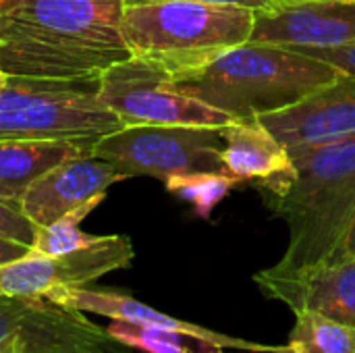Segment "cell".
Segmentation results:
<instances>
[{
  "label": "cell",
  "instance_id": "484cf974",
  "mask_svg": "<svg viewBox=\"0 0 355 353\" xmlns=\"http://www.w3.org/2000/svg\"><path fill=\"white\" fill-rule=\"evenodd\" d=\"M0 353H19V352L12 347V343H10V341H2V343H0Z\"/></svg>",
  "mask_w": 355,
  "mask_h": 353
},
{
  "label": "cell",
  "instance_id": "cb8c5ba5",
  "mask_svg": "<svg viewBox=\"0 0 355 353\" xmlns=\"http://www.w3.org/2000/svg\"><path fill=\"white\" fill-rule=\"evenodd\" d=\"M29 252L27 246H21L17 241H10V239H2L0 237V264H6L10 260H17L21 256H25Z\"/></svg>",
  "mask_w": 355,
  "mask_h": 353
},
{
  "label": "cell",
  "instance_id": "3957f363",
  "mask_svg": "<svg viewBox=\"0 0 355 353\" xmlns=\"http://www.w3.org/2000/svg\"><path fill=\"white\" fill-rule=\"evenodd\" d=\"M345 77L324 60L295 48L245 42L189 73L173 75L175 87L235 121L279 112Z\"/></svg>",
  "mask_w": 355,
  "mask_h": 353
},
{
  "label": "cell",
  "instance_id": "9a60e30c",
  "mask_svg": "<svg viewBox=\"0 0 355 353\" xmlns=\"http://www.w3.org/2000/svg\"><path fill=\"white\" fill-rule=\"evenodd\" d=\"M258 289L295 312H316L355 329V258L327 264L295 281L260 283Z\"/></svg>",
  "mask_w": 355,
  "mask_h": 353
},
{
  "label": "cell",
  "instance_id": "4fadbf2b",
  "mask_svg": "<svg viewBox=\"0 0 355 353\" xmlns=\"http://www.w3.org/2000/svg\"><path fill=\"white\" fill-rule=\"evenodd\" d=\"M44 298H48L54 304L79 310L83 314L92 312L98 316H106L110 320H123V322H131V325H139V327L185 333V335H191V337L202 339L206 343L218 345L223 350L248 353H291L287 343L285 345H264V343H256V341L237 339V337H231L225 333H216V331H210L202 325L162 314V312L154 310L152 306H146V304L137 302L135 298L123 295L116 291L87 289V287H60V289L46 293Z\"/></svg>",
  "mask_w": 355,
  "mask_h": 353
},
{
  "label": "cell",
  "instance_id": "ffe728a7",
  "mask_svg": "<svg viewBox=\"0 0 355 353\" xmlns=\"http://www.w3.org/2000/svg\"><path fill=\"white\" fill-rule=\"evenodd\" d=\"M94 208H79V210L58 218L52 225L37 227V233H35V239H33V246L29 248V252L37 254V256H60V254H69V252L94 246L100 237L83 233L79 229V223Z\"/></svg>",
  "mask_w": 355,
  "mask_h": 353
},
{
  "label": "cell",
  "instance_id": "44dd1931",
  "mask_svg": "<svg viewBox=\"0 0 355 353\" xmlns=\"http://www.w3.org/2000/svg\"><path fill=\"white\" fill-rule=\"evenodd\" d=\"M37 227L23 214L19 202L0 198V237L31 248Z\"/></svg>",
  "mask_w": 355,
  "mask_h": 353
},
{
  "label": "cell",
  "instance_id": "9c48e42d",
  "mask_svg": "<svg viewBox=\"0 0 355 353\" xmlns=\"http://www.w3.org/2000/svg\"><path fill=\"white\" fill-rule=\"evenodd\" d=\"M133 243L123 235H104L94 246L60 256H25L0 264V295H46L60 287L87 283L131 266Z\"/></svg>",
  "mask_w": 355,
  "mask_h": 353
},
{
  "label": "cell",
  "instance_id": "603a6c76",
  "mask_svg": "<svg viewBox=\"0 0 355 353\" xmlns=\"http://www.w3.org/2000/svg\"><path fill=\"white\" fill-rule=\"evenodd\" d=\"M146 2H160V0H125V6L131 4H146ZM187 2H206V4H233V6H243L252 10H264L279 0H187Z\"/></svg>",
  "mask_w": 355,
  "mask_h": 353
},
{
  "label": "cell",
  "instance_id": "d6986e66",
  "mask_svg": "<svg viewBox=\"0 0 355 353\" xmlns=\"http://www.w3.org/2000/svg\"><path fill=\"white\" fill-rule=\"evenodd\" d=\"M164 185L171 193L189 202L196 208L198 216L210 218L216 204L223 202L227 193L239 183L233 177L220 173H196V175L173 177L164 181Z\"/></svg>",
  "mask_w": 355,
  "mask_h": 353
},
{
  "label": "cell",
  "instance_id": "6da1fadb",
  "mask_svg": "<svg viewBox=\"0 0 355 353\" xmlns=\"http://www.w3.org/2000/svg\"><path fill=\"white\" fill-rule=\"evenodd\" d=\"M125 0H0V69L12 77L83 79L131 56Z\"/></svg>",
  "mask_w": 355,
  "mask_h": 353
},
{
  "label": "cell",
  "instance_id": "30bf717a",
  "mask_svg": "<svg viewBox=\"0 0 355 353\" xmlns=\"http://www.w3.org/2000/svg\"><path fill=\"white\" fill-rule=\"evenodd\" d=\"M250 42L333 48L355 42V0H279L254 10Z\"/></svg>",
  "mask_w": 355,
  "mask_h": 353
},
{
  "label": "cell",
  "instance_id": "2e32d148",
  "mask_svg": "<svg viewBox=\"0 0 355 353\" xmlns=\"http://www.w3.org/2000/svg\"><path fill=\"white\" fill-rule=\"evenodd\" d=\"M98 135L69 139H0V198L21 202L33 181L54 166L92 156Z\"/></svg>",
  "mask_w": 355,
  "mask_h": 353
},
{
  "label": "cell",
  "instance_id": "277c9868",
  "mask_svg": "<svg viewBox=\"0 0 355 353\" xmlns=\"http://www.w3.org/2000/svg\"><path fill=\"white\" fill-rule=\"evenodd\" d=\"M121 29L131 56L181 75L250 42L254 10L233 4L160 0L125 6Z\"/></svg>",
  "mask_w": 355,
  "mask_h": 353
},
{
  "label": "cell",
  "instance_id": "e0dca14e",
  "mask_svg": "<svg viewBox=\"0 0 355 353\" xmlns=\"http://www.w3.org/2000/svg\"><path fill=\"white\" fill-rule=\"evenodd\" d=\"M287 345L291 353H355V329L316 312H295Z\"/></svg>",
  "mask_w": 355,
  "mask_h": 353
},
{
  "label": "cell",
  "instance_id": "ba28073f",
  "mask_svg": "<svg viewBox=\"0 0 355 353\" xmlns=\"http://www.w3.org/2000/svg\"><path fill=\"white\" fill-rule=\"evenodd\" d=\"M19 353H129L106 327L42 295H0V343Z\"/></svg>",
  "mask_w": 355,
  "mask_h": 353
},
{
  "label": "cell",
  "instance_id": "8992f818",
  "mask_svg": "<svg viewBox=\"0 0 355 353\" xmlns=\"http://www.w3.org/2000/svg\"><path fill=\"white\" fill-rule=\"evenodd\" d=\"M223 127L139 125L123 127L98 139L94 154L127 177H173L196 173L227 175Z\"/></svg>",
  "mask_w": 355,
  "mask_h": 353
},
{
  "label": "cell",
  "instance_id": "7a4b0ae2",
  "mask_svg": "<svg viewBox=\"0 0 355 353\" xmlns=\"http://www.w3.org/2000/svg\"><path fill=\"white\" fill-rule=\"evenodd\" d=\"M297 177L268 206L285 221L287 248L277 264L254 275V283L295 281L339 262L355 225V137L291 154Z\"/></svg>",
  "mask_w": 355,
  "mask_h": 353
},
{
  "label": "cell",
  "instance_id": "d4e9b609",
  "mask_svg": "<svg viewBox=\"0 0 355 353\" xmlns=\"http://www.w3.org/2000/svg\"><path fill=\"white\" fill-rule=\"evenodd\" d=\"M349 258H355V225L352 227L347 239H345V246L341 250V256H339V262L341 260H349Z\"/></svg>",
  "mask_w": 355,
  "mask_h": 353
},
{
  "label": "cell",
  "instance_id": "ac0fdd59",
  "mask_svg": "<svg viewBox=\"0 0 355 353\" xmlns=\"http://www.w3.org/2000/svg\"><path fill=\"white\" fill-rule=\"evenodd\" d=\"M106 331L129 350H137L141 353H225L223 347L185 333L139 327L123 320H110Z\"/></svg>",
  "mask_w": 355,
  "mask_h": 353
},
{
  "label": "cell",
  "instance_id": "52a82bcc",
  "mask_svg": "<svg viewBox=\"0 0 355 353\" xmlns=\"http://www.w3.org/2000/svg\"><path fill=\"white\" fill-rule=\"evenodd\" d=\"M98 100L119 117L123 127H227L235 121L227 112L181 94L166 69L137 56H129L100 73Z\"/></svg>",
  "mask_w": 355,
  "mask_h": 353
},
{
  "label": "cell",
  "instance_id": "7c38bea8",
  "mask_svg": "<svg viewBox=\"0 0 355 353\" xmlns=\"http://www.w3.org/2000/svg\"><path fill=\"white\" fill-rule=\"evenodd\" d=\"M125 179L129 177L108 160L96 154L81 156L54 166L33 181L19 204L35 227H46L79 208H96L104 200L106 189Z\"/></svg>",
  "mask_w": 355,
  "mask_h": 353
},
{
  "label": "cell",
  "instance_id": "8fae6325",
  "mask_svg": "<svg viewBox=\"0 0 355 353\" xmlns=\"http://www.w3.org/2000/svg\"><path fill=\"white\" fill-rule=\"evenodd\" d=\"M258 119L289 154L355 137V79L341 77L297 104Z\"/></svg>",
  "mask_w": 355,
  "mask_h": 353
},
{
  "label": "cell",
  "instance_id": "5b68a950",
  "mask_svg": "<svg viewBox=\"0 0 355 353\" xmlns=\"http://www.w3.org/2000/svg\"><path fill=\"white\" fill-rule=\"evenodd\" d=\"M98 77H12L0 85V139L104 137L123 123L98 100Z\"/></svg>",
  "mask_w": 355,
  "mask_h": 353
},
{
  "label": "cell",
  "instance_id": "4316f807",
  "mask_svg": "<svg viewBox=\"0 0 355 353\" xmlns=\"http://www.w3.org/2000/svg\"><path fill=\"white\" fill-rule=\"evenodd\" d=\"M6 79H8V75L0 69V85H4V83H6Z\"/></svg>",
  "mask_w": 355,
  "mask_h": 353
},
{
  "label": "cell",
  "instance_id": "7402d4cb",
  "mask_svg": "<svg viewBox=\"0 0 355 353\" xmlns=\"http://www.w3.org/2000/svg\"><path fill=\"white\" fill-rule=\"evenodd\" d=\"M287 48H295L302 54L324 60L337 71H341L345 77L355 79V42L343 44V46H333V48H300V46H287Z\"/></svg>",
  "mask_w": 355,
  "mask_h": 353
},
{
  "label": "cell",
  "instance_id": "5bb4252c",
  "mask_svg": "<svg viewBox=\"0 0 355 353\" xmlns=\"http://www.w3.org/2000/svg\"><path fill=\"white\" fill-rule=\"evenodd\" d=\"M223 162L227 175L239 185L254 181L266 202L281 198L297 177L287 148L268 131L260 119H241L223 127Z\"/></svg>",
  "mask_w": 355,
  "mask_h": 353
}]
</instances>
